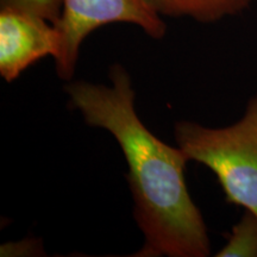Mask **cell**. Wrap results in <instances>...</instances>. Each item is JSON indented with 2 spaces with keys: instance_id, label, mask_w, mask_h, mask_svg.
Returning a JSON list of instances; mask_svg holds the SVG:
<instances>
[{
  "instance_id": "6da1fadb",
  "label": "cell",
  "mask_w": 257,
  "mask_h": 257,
  "mask_svg": "<svg viewBox=\"0 0 257 257\" xmlns=\"http://www.w3.org/2000/svg\"><path fill=\"white\" fill-rule=\"evenodd\" d=\"M111 86L69 81V107L89 126L108 131L127 163L134 217L144 236L137 257H207L208 232L185 179L187 157L156 137L135 110L130 73L119 63L108 70Z\"/></svg>"
},
{
  "instance_id": "7a4b0ae2",
  "label": "cell",
  "mask_w": 257,
  "mask_h": 257,
  "mask_svg": "<svg viewBox=\"0 0 257 257\" xmlns=\"http://www.w3.org/2000/svg\"><path fill=\"white\" fill-rule=\"evenodd\" d=\"M174 136L188 161L213 172L226 202L257 216V94L232 125L207 127L180 120Z\"/></svg>"
},
{
  "instance_id": "3957f363",
  "label": "cell",
  "mask_w": 257,
  "mask_h": 257,
  "mask_svg": "<svg viewBox=\"0 0 257 257\" xmlns=\"http://www.w3.org/2000/svg\"><path fill=\"white\" fill-rule=\"evenodd\" d=\"M112 23L135 24L155 40L167 32L161 15L146 0H63L62 15L55 25L61 37L60 53L55 57L61 80L73 79L85 38L95 29Z\"/></svg>"
},
{
  "instance_id": "277c9868",
  "label": "cell",
  "mask_w": 257,
  "mask_h": 257,
  "mask_svg": "<svg viewBox=\"0 0 257 257\" xmlns=\"http://www.w3.org/2000/svg\"><path fill=\"white\" fill-rule=\"evenodd\" d=\"M61 37L53 23L40 16L2 8L0 11V75L8 82L47 56L60 53Z\"/></svg>"
},
{
  "instance_id": "5b68a950",
  "label": "cell",
  "mask_w": 257,
  "mask_h": 257,
  "mask_svg": "<svg viewBox=\"0 0 257 257\" xmlns=\"http://www.w3.org/2000/svg\"><path fill=\"white\" fill-rule=\"evenodd\" d=\"M157 14L214 23L248 9L253 0H146Z\"/></svg>"
},
{
  "instance_id": "8992f818",
  "label": "cell",
  "mask_w": 257,
  "mask_h": 257,
  "mask_svg": "<svg viewBox=\"0 0 257 257\" xmlns=\"http://www.w3.org/2000/svg\"><path fill=\"white\" fill-rule=\"evenodd\" d=\"M217 257H257V216L244 210V214L232 226L227 242L216 253Z\"/></svg>"
},
{
  "instance_id": "52a82bcc",
  "label": "cell",
  "mask_w": 257,
  "mask_h": 257,
  "mask_svg": "<svg viewBox=\"0 0 257 257\" xmlns=\"http://www.w3.org/2000/svg\"><path fill=\"white\" fill-rule=\"evenodd\" d=\"M0 5L37 15L56 25L62 15L63 0H0Z\"/></svg>"
}]
</instances>
